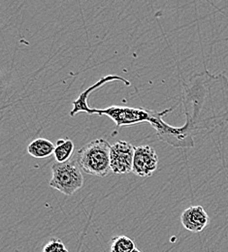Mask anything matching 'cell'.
<instances>
[{"instance_id":"1","label":"cell","mask_w":228,"mask_h":252,"mask_svg":"<svg viewBox=\"0 0 228 252\" xmlns=\"http://www.w3.org/2000/svg\"><path fill=\"white\" fill-rule=\"evenodd\" d=\"M181 99L186 116L184 126L174 127L163 121L173 108L154 111L150 123L158 138L173 148H194L195 137L228 125V78L225 74L208 70L196 73L184 82Z\"/></svg>"},{"instance_id":"2","label":"cell","mask_w":228,"mask_h":252,"mask_svg":"<svg viewBox=\"0 0 228 252\" xmlns=\"http://www.w3.org/2000/svg\"><path fill=\"white\" fill-rule=\"evenodd\" d=\"M111 147L112 145L104 139H97L83 146L76 157L80 169L98 178L108 176L111 171Z\"/></svg>"},{"instance_id":"3","label":"cell","mask_w":228,"mask_h":252,"mask_svg":"<svg viewBox=\"0 0 228 252\" xmlns=\"http://www.w3.org/2000/svg\"><path fill=\"white\" fill-rule=\"evenodd\" d=\"M80 113H87L88 115H99L110 118L116 125V129L112 136L119 133L122 127L137 126L144 123H151L154 115L153 110H146L143 108H130L125 106H110L105 109H92L86 105L80 110Z\"/></svg>"},{"instance_id":"4","label":"cell","mask_w":228,"mask_h":252,"mask_svg":"<svg viewBox=\"0 0 228 252\" xmlns=\"http://www.w3.org/2000/svg\"><path fill=\"white\" fill-rule=\"evenodd\" d=\"M75 160L65 163L54 162L52 165V180L50 187L57 189L66 196L73 195L84 186L82 170Z\"/></svg>"},{"instance_id":"5","label":"cell","mask_w":228,"mask_h":252,"mask_svg":"<svg viewBox=\"0 0 228 252\" xmlns=\"http://www.w3.org/2000/svg\"><path fill=\"white\" fill-rule=\"evenodd\" d=\"M135 147L126 141H119L111 147V171L117 175L132 172Z\"/></svg>"},{"instance_id":"6","label":"cell","mask_w":228,"mask_h":252,"mask_svg":"<svg viewBox=\"0 0 228 252\" xmlns=\"http://www.w3.org/2000/svg\"><path fill=\"white\" fill-rule=\"evenodd\" d=\"M159 167V157L150 146L135 147L132 173L141 178L152 177Z\"/></svg>"},{"instance_id":"7","label":"cell","mask_w":228,"mask_h":252,"mask_svg":"<svg viewBox=\"0 0 228 252\" xmlns=\"http://www.w3.org/2000/svg\"><path fill=\"white\" fill-rule=\"evenodd\" d=\"M210 218L203 207L193 206L181 215V222L185 229L193 233L202 232L209 224Z\"/></svg>"},{"instance_id":"8","label":"cell","mask_w":228,"mask_h":252,"mask_svg":"<svg viewBox=\"0 0 228 252\" xmlns=\"http://www.w3.org/2000/svg\"><path fill=\"white\" fill-rule=\"evenodd\" d=\"M114 81H121L123 82L124 84H127L128 86H130V82L126 80L125 78H122L120 76H115V75H109V76H106V77H103L101 78L98 83H96L94 86L90 87L89 89H87L85 92H83L81 95L73 102V109L72 111L70 112V116L72 118H74L77 114H79V110H81V108L85 107L86 105H89L88 104V99H89V96L90 94L95 92L96 90H98L99 88H101L102 86H104L106 83H110V82H114Z\"/></svg>"},{"instance_id":"9","label":"cell","mask_w":228,"mask_h":252,"mask_svg":"<svg viewBox=\"0 0 228 252\" xmlns=\"http://www.w3.org/2000/svg\"><path fill=\"white\" fill-rule=\"evenodd\" d=\"M56 146L49 140L38 138L33 140L28 147V153L33 158L43 159L54 155Z\"/></svg>"},{"instance_id":"10","label":"cell","mask_w":228,"mask_h":252,"mask_svg":"<svg viewBox=\"0 0 228 252\" xmlns=\"http://www.w3.org/2000/svg\"><path fill=\"white\" fill-rule=\"evenodd\" d=\"M74 148V143L70 139H59L56 144L54 152L56 162L65 163L69 161L71 157L73 156Z\"/></svg>"},{"instance_id":"11","label":"cell","mask_w":228,"mask_h":252,"mask_svg":"<svg viewBox=\"0 0 228 252\" xmlns=\"http://www.w3.org/2000/svg\"><path fill=\"white\" fill-rule=\"evenodd\" d=\"M135 249L134 241L127 236H118L112 239L111 252H132Z\"/></svg>"},{"instance_id":"12","label":"cell","mask_w":228,"mask_h":252,"mask_svg":"<svg viewBox=\"0 0 228 252\" xmlns=\"http://www.w3.org/2000/svg\"><path fill=\"white\" fill-rule=\"evenodd\" d=\"M43 252H69V251L60 239H51L44 247Z\"/></svg>"},{"instance_id":"13","label":"cell","mask_w":228,"mask_h":252,"mask_svg":"<svg viewBox=\"0 0 228 252\" xmlns=\"http://www.w3.org/2000/svg\"><path fill=\"white\" fill-rule=\"evenodd\" d=\"M141 252V251H139V250H138V249H135V250H134V251H133V252Z\"/></svg>"}]
</instances>
